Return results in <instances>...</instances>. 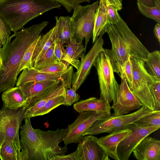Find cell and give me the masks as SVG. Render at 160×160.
Here are the masks:
<instances>
[{"label": "cell", "mask_w": 160, "mask_h": 160, "mask_svg": "<svg viewBox=\"0 0 160 160\" xmlns=\"http://www.w3.org/2000/svg\"><path fill=\"white\" fill-rule=\"evenodd\" d=\"M153 32L159 43H160V24L157 23L155 26Z\"/></svg>", "instance_id": "cell-42"}, {"label": "cell", "mask_w": 160, "mask_h": 160, "mask_svg": "<svg viewBox=\"0 0 160 160\" xmlns=\"http://www.w3.org/2000/svg\"><path fill=\"white\" fill-rule=\"evenodd\" d=\"M56 38L55 26L41 36L32 54L31 59L32 66L34 63L40 58L52 45Z\"/></svg>", "instance_id": "cell-25"}, {"label": "cell", "mask_w": 160, "mask_h": 160, "mask_svg": "<svg viewBox=\"0 0 160 160\" xmlns=\"http://www.w3.org/2000/svg\"><path fill=\"white\" fill-rule=\"evenodd\" d=\"M6 0H0V3H1Z\"/></svg>", "instance_id": "cell-46"}, {"label": "cell", "mask_w": 160, "mask_h": 160, "mask_svg": "<svg viewBox=\"0 0 160 160\" xmlns=\"http://www.w3.org/2000/svg\"><path fill=\"white\" fill-rule=\"evenodd\" d=\"M109 3L114 6L118 11L121 10L122 8V1L121 0H108Z\"/></svg>", "instance_id": "cell-43"}, {"label": "cell", "mask_w": 160, "mask_h": 160, "mask_svg": "<svg viewBox=\"0 0 160 160\" xmlns=\"http://www.w3.org/2000/svg\"><path fill=\"white\" fill-rule=\"evenodd\" d=\"M11 30L8 24L0 16V46H2L10 37Z\"/></svg>", "instance_id": "cell-36"}, {"label": "cell", "mask_w": 160, "mask_h": 160, "mask_svg": "<svg viewBox=\"0 0 160 160\" xmlns=\"http://www.w3.org/2000/svg\"><path fill=\"white\" fill-rule=\"evenodd\" d=\"M118 9L113 5L107 1V12L109 22L114 24L118 22L121 17Z\"/></svg>", "instance_id": "cell-34"}, {"label": "cell", "mask_w": 160, "mask_h": 160, "mask_svg": "<svg viewBox=\"0 0 160 160\" xmlns=\"http://www.w3.org/2000/svg\"><path fill=\"white\" fill-rule=\"evenodd\" d=\"M21 149L14 142L6 140L0 145L1 160H21Z\"/></svg>", "instance_id": "cell-26"}, {"label": "cell", "mask_w": 160, "mask_h": 160, "mask_svg": "<svg viewBox=\"0 0 160 160\" xmlns=\"http://www.w3.org/2000/svg\"><path fill=\"white\" fill-rule=\"evenodd\" d=\"M1 46H0V69L1 68L2 65V60L1 58Z\"/></svg>", "instance_id": "cell-45"}, {"label": "cell", "mask_w": 160, "mask_h": 160, "mask_svg": "<svg viewBox=\"0 0 160 160\" xmlns=\"http://www.w3.org/2000/svg\"><path fill=\"white\" fill-rule=\"evenodd\" d=\"M130 59L133 68L132 82L129 86L130 89L142 106L156 111L152 86L157 80L147 71L144 61L133 57H130Z\"/></svg>", "instance_id": "cell-5"}, {"label": "cell", "mask_w": 160, "mask_h": 160, "mask_svg": "<svg viewBox=\"0 0 160 160\" xmlns=\"http://www.w3.org/2000/svg\"><path fill=\"white\" fill-rule=\"evenodd\" d=\"M49 22L44 21L14 32L1 48L2 65L0 69V93L14 87L18 70L23 56L32 43L39 37Z\"/></svg>", "instance_id": "cell-1"}, {"label": "cell", "mask_w": 160, "mask_h": 160, "mask_svg": "<svg viewBox=\"0 0 160 160\" xmlns=\"http://www.w3.org/2000/svg\"><path fill=\"white\" fill-rule=\"evenodd\" d=\"M125 128H128L129 131L118 146L117 153L119 160H128L139 142L160 127L143 128L131 123L127 125Z\"/></svg>", "instance_id": "cell-11"}, {"label": "cell", "mask_w": 160, "mask_h": 160, "mask_svg": "<svg viewBox=\"0 0 160 160\" xmlns=\"http://www.w3.org/2000/svg\"><path fill=\"white\" fill-rule=\"evenodd\" d=\"M98 75L100 95L99 99L110 103L116 101L119 87L114 75L113 67L104 48L94 64Z\"/></svg>", "instance_id": "cell-7"}, {"label": "cell", "mask_w": 160, "mask_h": 160, "mask_svg": "<svg viewBox=\"0 0 160 160\" xmlns=\"http://www.w3.org/2000/svg\"><path fill=\"white\" fill-rule=\"evenodd\" d=\"M106 33L112 45L110 49H105L114 72L123 79L125 63L129 56L145 61L150 52L121 18L114 24H109Z\"/></svg>", "instance_id": "cell-3"}, {"label": "cell", "mask_w": 160, "mask_h": 160, "mask_svg": "<svg viewBox=\"0 0 160 160\" xmlns=\"http://www.w3.org/2000/svg\"><path fill=\"white\" fill-rule=\"evenodd\" d=\"M144 65L151 76L157 80L160 81V52L159 50L149 52Z\"/></svg>", "instance_id": "cell-27"}, {"label": "cell", "mask_w": 160, "mask_h": 160, "mask_svg": "<svg viewBox=\"0 0 160 160\" xmlns=\"http://www.w3.org/2000/svg\"><path fill=\"white\" fill-rule=\"evenodd\" d=\"M142 105L131 91L125 79L119 85L116 102L111 106L116 115H124L134 110L138 109Z\"/></svg>", "instance_id": "cell-13"}, {"label": "cell", "mask_w": 160, "mask_h": 160, "mask_svg": "<svg viewBox=\"0 0 160 160\" xmlns=\"http://www.w3.org/2000/svg\"><path fill=\"white\" fill-rule=\"evenodd\" d=\"M129 56L125 63L123 71V79H125L128 85L130 86L133 81V68Z\"/></svg>", "instance_id": "cell-38"}, {"label": "cell", "mask_w": 160, "mask_h": 160, "mask_svg": "<svg viewBox=\"0 0 160 160\" xmlns=\"http://www.w3.org/2000/svg\"><path fill=\"white\" fill-rule=\"evenodd\" d=\"M64 98L62 96H59L50 99L33 114L32 117L44 115L58 106L63 105Z\"/></svg>", "instance_id": "cell-31"}, {"label": "cell", "mask_w": 160, "mask_h": 160, "mask_svg": "<svg viewBox=\"0 0 160 160\" xmlns=\"http://www.w3.org/2000/svg\"><path fill=\"white\" fill-rule=\"evenodd\" d=\"M61 6L52 0H6L0 3V16L14 33L32 19Z\"/></svg>", "instance_id": "cell-4"}, {"label": "cell", "mask_w": 160, "mask_h": 160, "mask_svg": "<svg viewBox=\"0 0 160 160\" xmlns=\"http://www.w3.org/2000/svg\"><path fill=\"white\" fill-rule=\"evenodd\" d=\"M24 124L20 127L21 149L26 152L28 160H51L56 156L68 152L66 145L59 144L63 141L67 128L45 131L33 128L30 118H25Z\"/></svg>", "instance_id": "cell-2"}, {"label": "cell", "mask_w": 160, "mask_h": 160, "mask_svg": "<svg viewBox=\"0 0 160 160\" xmlns=\"http://www.w3.org/2000/svg\"><path fill=\"white\" fill-rule=\"evenodd\" d=\"M77 151L67 155H62L56 156L51 160H76Z\"/></svg>", "instance_id": "cell-41"}, {"label": "cell", "mask_w": 160, "mask_h": 160, "mask_svg": "<svg viewBox=\"0 0 160 160\" xmlns=\"http://www.w3.org/2000/svg\"><path fill=\"white\" fill-rule=\"evenodd\" d=\"M129 131L127 128L116 131L98 138V142L108 157L115 160H119L117 153L118 146L120 142Z\"/></svg>", "instance_id": "cell-19"}, {"label": "cell", "mask_w": 160, "mask_h": 160, "mask_svg": "<svg viewBox=\"0 0 160 160\" xmlns=\"http://www.w3.org/2000/svg\"><path fill=\"white\" fill-rule=\"evenodd\" d=\"M104 43L102 37H99L87 54L86 55L83 53L82 54L79 67L72 76V88L76 91L84 82L93 66L97 56L103 50Z\"/></svg>", "instance_id": "cell-12"}, {"label": "cell", "mask_w": 160, "mask_h": 160, "mask_svg": "<svg viewBox=\"0 0 160 160\" xmlns=\"http://www.w3.org/2000/svg\"><path fill=\"white\" fill-rule=\"evenodd\" d=\"M74 109L78 112L87 111L105 112L111 114V108L110 103L96 97H91L81 100L75 103Z\"/></svg>", "instance_id": "cell-23"}, {"label": "cell", "mask_w": 160, "mask_h": 160, "mask_svg": "<svg viewBox=\"0 0 160 160\" xmlns=\"http://www.w3.org/2000/svg\"><path fill=\"white\" fill-rule=\"evenodd\" d=\"M2 99L3 105L12 109L27 107L28 104L21 88L17 86L4 91L2 95Z\"/></svg>", "instance_id": "cell-21"}, {"label": "cell", "mask_w": 160, "mask_h": 160, "mask_svg": "<svg viewBox=\"0 0 160 160\" xmlns=\"http://www.w3.org/2000/svg\"><path fill=\"white\" fill-rule=\"evenodd\" d=\"M156 111H153L148 108L142 106L134 112L128 114L116 115L114 113L103 117L92 124L84 134L96 135L99 134L112 132L125 129V127L147 115Z\"/></svg>", "instance_id": "cell-6"}, {"label": "cell", "mask_w": 160, "mask_h": 160, "mask_svg": "<svg viewBox=\"0 0 160 160\" xmlns=\"http://www.w3.org/2000/svg\"><path fill=\"white\" fill-rule=\"evenodd\" d=\"M69 65L63 61H57L52 64L43 69L38 70L40 72L51 73H54L67 71Z\"/></svg>", "instance_id": "cell-33"}, {"label": "cell", "mask_w": 160, "mask_h": 160, "mask_svg": "<svg viewBox=\"0 0 160 160\" xmlns=\"http://www.w3.org/2000/svg\"><path fill=\"white\" fill-rule=\"evenodd\" d=\"M79 113L74 121L69 124L63 141L65 145L78 143L84 136V134L95 121L109 114L105 112L87 111Z\"/></svg>", "instance_id": "cell-10"}, {"label": "cell", "mask_w": 160, "mask_h": 160, "mask_svg": "<svg viewBox=\"0 0 160 160\" xmlns=\"http://www.w3.org/2000/svg\"><path fill=\"white\" fill-rule=\"evenodd\" d=\"M156 0H137V1L138 2H139L147 6L152 7L155 5Z\"/></svg>", "instance_id": "cell-44"}, {"label": "cell", "mask_w": 160, "mask_h": 160, "mask_svg": "<svg viewBox=\"0 0 160 160\" xmlns=\"http://www.w3.org/2000/svg\"><path fill=\"white\" fill-rule=\"evenodd\" d=\"M41 36L42 35H41L35 40L25 52L18 68V74L24 68H32L31 62L32 54Z\"/></svg>", "instance_id": "cell-32"}, {"label": "cell", "mask_w": 160, "mask_h": 160, "mask_svg": "<svg viewBox=\"0 0 160 160\" xmlns=\"http://www.w3.org/2000/svg\"><path fill=\"white\" fill-rule=\"evenodd\" d=\"M98 138L91 135L84 136L77 149L76 160H109L106 153L99 145Z\"/></svg>", "instance_id": "cell-14"}, {"label": "cell", "mask_w": 160, "mask_h": 160, "mask_svg": "<svg viewBox=\"0 0 160 160\" xmlns=\"http://www.w3.org/2000/svg\"><path fill=\"white\" fill-rule=\"evenodd\" d=\"M26 110V107L12 109L3 105L0 109V145L4 140H10L21 148L19 130Z\"/></svg>", "instance_id": "cell-9"}, {"label": "cell", "mask_w": 160, "mask_h": 160, "mask_svg": "<svg viewBox=\"0 0 160 160\" xmlns=\"http://www.w3.org/2000/svg\"><path fill=\"white\" fill-rule=\"evenodd\" d=\"M80 99V96L72 88L65 89V95L63 101V105L70 106Z\"/></svg>", "instance_id": "cell-35"}, {"label": "cell", "mask_w": 160, "mask_h": 160, "mask_svg": "<svg viewBox=\"0 0 160 160\" xmlns=\"http://www.w3.org/2000/svg\"><path fill=\"white\" fill-rule=\"evenodd\" d=\"M132 152L138 160H160V141L147 136L139 142Z\"/></svg>", "instance_id": "cell-15"}, {"label": "cell", "mask_w": 160, "mask_h": 160, "mask_svg": "<svg viewBox=\"0 0 160 160\" xmlns=\"http://www.w3.org/2000/svg\"><path fill=\"white\" fill-rule=\"evenodd\" d=\"M99 1L91 4L82 6L79 4L73 9L71 17L73 38L82 42L85 39V54L87 46L92 37L95 13L98 7Z\"/></svg>", "instance_id": "cell-8"}, {"label": "cell", "mask_w": 160, "mask_h": 160, "mask_svg": "<svg viewBox=\"0 0 160 160\" xmlns=\"http://www.w3.org/2000/svg\"><path fill=\"white\" fill-rule=\"evenodd\" d=\"M66 83L62 76L52 89L45 96L38 100L31 102L27 107L25 114V118L32 117L33 114L50 99L53 98L65 95Z\"/></svg>", "instance_id": "cell-17"}, {"label": "cell", "mask_w": 160, "mask_h": 160, "mask_svg": "<svg viewBox=\"0 0 160 160\" xmlns=\"http://www.w3.org/2000/svg\"><path fill=\"white\" fill-rule=\"evenodd\" d=\"M121 0L122 1V0Z\"/></svg>", "instance_id": "cell-47"}, {"label": "cell", "mask_w": 160, "mask_h": 160, "mask_svg": "<svg viewBox=\"0 0 160 160\" xmlns=\"http://www.w3.org/2000/svg\"><path fill=\"white\" fill-rule=\"evenodd\" d=\"M107 0H99L94 19V27L92 35L94 43L99 37H102L106 33L109 22L107 12Z\"/></svg>", "instance_id": "cell-20"}, {"label": "cell", "mask_w": 160, "mask_h": 160, "mask_svg": "<svg viewBox=\"0 0 160 160\" xmlns=\"http://www.w3.org/2000/svg\"><path fill=\"white\" fill-rule=\"evenodd\" d=\"M61 77L58 80L30 82L20 87L28 102V105L32 101L39 99L46 95L61 80Z\"/></svg>", "instance_id": "cell-16"}, {"label": "cell", "mask_w": 160, "mask_h": 160, "mask_svg": "<svg viewBox=\"0 0 160 160\" xmlns=\"http://www.w3.org/2000/svg\"><path fill=\"white\" fill-rule=\"evenodd\" d=\"M84 51V46L82 44V42L73 38L66 46L62 61L69 65L71 64L78 70L80 64L79 58H81Z\"/></svg>", "instance_id": "cell-22"}, {"label": "cell", "mask_w": 160, "mask_h": 160, "mask_svg": "<svg viewBox=\"0 0 160 160\" xmlns=\"http://www.w3.org/2000/svg\"><path fill=\"white\" fill-rule=\"evenodd\" d=\"M62 5L70 12L77 5L83 2H89L91 0H52Z\"/></svg>", "instance_id": "cell-37"}, {"label": "cell", "mask_w": 160, "mask_h": 160, "mask_svg": "<svg viewBox=\"0 0 160 160\" xmlns=\"http://www.w3.org/2000/svg\"><path fill=\"white\" fill-rule=\"evenodd\" d=\"M54 42L44 54L34 63L32 67L38 70L43 69L57 61L54 52Z\"/></svg>", "instance_id": "cell-29"}, {"label": "cell", "mask_w": 160, "mask_h": 160, "mask_svg": "<svg viewBox=\"0 0 160 160\" xmlns=\"http://www.w3.org/2000/svg\"><path fill=\"white\" fill-rule=\"evenodd\" d=\"M152 89L156 104V111L160 110V81H156L152 86Z\"/></svg>", "instance_id": "cell-39"}, {"label": "cell", "mask_w": 160, "mask_h": 160, "mask_svg": "<svg viewBox=\"0 0 160 160\" xmlns=\"http://www.w3.org/2000/svg\"><path fill=\"white\" fill-rule=\"evenodd\" d=\"M64 52L65 48L63 45L60 43L58 38H56L54 41V52L57 61H62Z\"/></svg>", "instance_id": "cell-40"}, {"label": "cell", "mask_w": 160, "mask_h": 160, "mask_svg": "<svg viewBox=\"0 0 160 160\" xmlns=\"http://www.w3.org/2000/svg\"><path fill=\"white\" fill-rule=\"evenodd\" d=\"M138 8L144 16L160 24V0H156L155 5L150 7L137 2Z\"/></svg>", "instance_id": "cell-28"}, {"label": "cell", "mask_w": 160, "mask_h": 160, "mask_svg": "<svg viewBox=\"0 0 160 160\" xmlns=\"http://www.w3.org/2000/svg\"><path fill=\"white\" fill-rule=\"evenodd\" d=\"M56 38L63 45L68 44L73 38L71 17L69 16L55 17Z\"/></svg>", "instance_id": "cell-24"}, {"label": "cell", "mask_w": 160, "mask_h": 160, "mask_svg": "<svg viewBox=\"0 0 160 160\" xmlns=\"http://www.w3.org/2000/svg\"><path fill=\"white\" fill-rule=\"evenodd\" d=\"M133 124L143 128H160V110L147 115L135 121Z\"/></svg>", "instance_id": "cell-30"}, {"label": "cell", "mask_w": 160, "mask_h": 160, "mask_svg": "<svg viewBox=\"0 0 160 160\" xmlns=\"http://www.w3.org/2000/svg\"><path fill=\"white\" fill-rule=\"evenodd\" d=\"M66 72L51 73L41 72L33 67L31 68H25L22 70V72L17 80L16 86L20 88L26 83L32 82L58 80Z\"/></svg>", "instance_id": "cell-18"}]
</instances>
